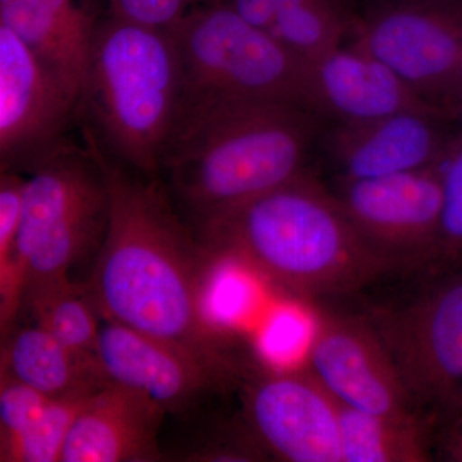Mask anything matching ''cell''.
I'll return each mask as SVG.
<instances>
[{
    "label": "cell",
    "mask_w": 462,
    "mask_h": 462,
    "mask_svg": "<svg viewBox=\"0 0 462 462\" xmlns=\"http://www.w3.org/2000/svg\"><path fill=\"white\" fill-rule=\"evenodd\" d=\"M111 214L105 243L85 284L102 318L193 356L231 389L256 358L212 307L223 269L173 205L158 176L106 154Z\"/></svg>",
    "instance_id": "obj_1"
},
{
    "label": "cell",
    "mask_w": 462,
    "mask_h": 462,
    "mask_svg": "<svg viewBox=\"0 0 462 462\" xmlns=\"http://www.w3.org/2000/svg\"><path fill=\"white\" fill-rule=\"evenodd\" d=\"M437 437L440 457L445 461L462 462V407L447 412Z\"/></svg>",
    "instance_id": "obj_28"
},
{
    "label": "cell",
    "mask_w": 462,
    "mask_h": 462,
    "mask_svg": "<svg viewBox=\"0 0 462 462\" xmlns=\"http://www.w3.org/2000/svg\"><path fill=\"white\" fill-rule=\"evenodd\" d=\"M411 2L452 3V2H461V0H411Z\"/></svg>",
    "instance_id": "obj_31"
},
{
    "label": "cell",
    "mask_w": 462,
    "mask_h": 462,
    "mask_svg": "<svg viewBox=\"0 0 462 462\" xmlns=\"http://www.w3.org/2000/svg\"><path fill=\"white\" fill-rule=\"evenodd\" d=\"M310 112L270 100L182 112L158 178L194 233L305 172Z\"/></svg>",
    "instance_id": "obj_3"
},
{
    "label": "cell",
    "mask_w": 462,
    "mask_h": 462,
    "mask_svg": "<svg viewBox=\"0 0 462 462\" xmlns=\"http://www.w3.org/2000/svg\"><path fill=\"white\" fill-rule=\"evenodd\" d=\"M26 175L0 170V327L2 337L20 316L21 289L17 278L16 248L23 208Z\"/></svg>",
    "instance_id": "obj_23"
},
{
    "label": "cell",
    "mask_w": 462,
    "mask_h": 462,
    "mask_svg": "<svg viewBox=\"0 0 462 462\" xmlns=\"http://www.w3.org/2000/svg\"><path fill=\"white\" fill-rule=\"evenodd\" d=\"M94 356L108 382L148 398L166 418L190 420L230 391L193 356L102 316Z\"/></svg>",
    "instance_id": "obj_13"
},
{
    "label": "cell",
    "mask_w": 462,
    "mask_h": 462,
    "mask_svg": "<svg viewBox=\"0 0 462 462\" xmlns=\"http://www.w3.org/2000/svg\"><path fill=\"white\" fill-rule=\"evenodd\" d=\"M67 138L26 173L16 263L21 298L30 289L90 272L107 234L111 197L98 149Z\"/></svg>",
    "instance_id": "obj_5"
},
{
    "label": "cell",
    "mask_w": 462,
    "mask_h": 462,
    "mask_svg": "<svg viewBox=\"0 0 462 462\" xmlns=\"http://www.w3.org/2000/svg\"><path fill=\"white\" fill-rule=\"evenodd\" d=\"M352 42L369 51L422 98L455 116L462 69V0H382L351 23Z\"/></svg>",
    "instance_id": "obj_7"
},
{
    "label": "cell",
    "mask_w": 462,
    "mask_h": 462,
    "mask_svg": "<svg viewBox=\"0 0 462 462\" xmlns=\"http://www.w3.org/2000/svg\"><path fill=\"white\" fill-rule=\"evenodd\" d=\"M182 74V109L270 100L312 111L309 63L221 0L191 9L169 30Z\"/></svg>",
    "instance_id": "obj_6"
},
{
    "label": "cell",
    "mask_w": 462,
    "mask_h": 462,
    "mask_svg": "<svg viewBox=\"0 0 462 462\" xmlns=\"http://www.w3.org/2000/svg\"><path fill=\"white\" fill-rule=\"evenodd\" d=\"M51 398L0 372V442L25 430Z\"/></svg>",
    "instance_id": "obj_25"
},
{
    "label": "cell",
    "mask_w": 462,
    "mask_h": 462,
    "mask_svg": "<svg viewBox=\"0 0 462 462\" xmlns=\"http://www.w3.org/2000/svg\"><path fill=\"white\" fill-rule=\"evenodd\" d=\"M454 112L456 117L462 121V69L458 76L457 88H456Z\"/></svg>",
    "instance_id": "obj_29"
},
{
    "label": "cell",
    "mask_w": 462,
    "mask_h": 462,
    "mask_svg": "<svg viewBox=\"0 0 462 462\" xmlns=\"http://www.w3.org/2000/svg\"><path fill=\"white\" fill-rule=\"evenodd\" d=\"M47 330L67 348L93 355L100 315L85 282L66 281L30 289L21 298L20 314Z\"/></svg>",
    "instance_id": "obj_20"
},
{
    "label": "cell",
    "mask_w": 462,
    "mask_h": 462,
    "mask_svg": "<svg viewBox=\"0 0 462 462\" xmlns=\"http://www.w3.org/2000/svg\"><path fill=\"white\" fill-rule=\"evenodd\" d=\"M98 389L51 398L25 430L0 442V461L60 462L76 416Z\"/></svg>",
    "instance_id": "obj_22"
},
{
    "label": "cell",
    "mask_w": 462,
    "mask_h": 462,
    "mask_svg": "<svg viewBox=\"0 0 462 462\" xmlns=\"http://www.w3.org/2000/svg\"><path fill=\"white\" fill-rule=\"evenodd\" d=\"M197 236L221 266L245 270L297 300L351 293L398 264L370 245L336 194L306 172Z\"/></svg>",
    "instance_id": "obj_2"
},
{
    "label": "cell",
    "mask_w": 462,
    "mask_h": 462,
    "mask_svg": "<svg viewBox=\"0 0 462 462\" xmlns=\"http://www.w3.org/2000/svg\"><path fill=\"white\" fill-rule=\"evenodd\" d=\"M413 406L443 416L462 387V269L410 305L373 316Z\"/></svg>",
    "instance_id": "obj_8"
},
{
    "label": "cell",
    "mask_w": 462,
    "mask_h": 462,
    "mask_svg": "<svg viewBox=\"0 0 462 462\" xmlns=\"http://www.w3.org/2000/svg\"><path fill=\"white\" fill-rule=\"evenodd\" d=\"M0 372L48 397L93 391L107 384L96 356L78 354L29 322L2 337Z\"/></svg>",
    "instance_id": "obj_18"
},
{
    "label": "cell",
    "mask_w": 462,
    "mask_h": 462,
    "mask_svg": "<svg viewBox=\"0 0 462 462\" xmlns=\"http://www.w3.org/2000/svg\"><path fill=\"white\" fill-rule=\"evenodd\" d=\"M221 2L252 26L276 36L273 0H221Z\"/></svg>",
    "instance_id": "obj_27"
},
{
    "label": "cell",
    "mask_w": 462,
    "mask_h": 462,
    "mask_svg": "<svg viewBox=\"0 0 462 462\" xmlns=\"http://www.w3.org/2000/svg\"><path fill=\"white\" fill-rule=\"evenodd\" d=\"M336 196L361 236L394 263L436 261L443 209L440 163L342 180Z\"/></svg>",
    "instance_id": "obj_11"
},
{
    "label": "cell",
    "mask_w": 462,
    "mask_h": 462,
    "mask_svg": "<svg viewBox=\"0 0 462 462\" xmlns=\"http://www.w3.org/2000/svg\"><path fill=\"white\" fill-rule=\"evenodd\" d=\"M80 97L0 25V170L30 172L69 138Z\"/></svg>",
    "instance_id": "obj_10"
},
{
    "label": "cell",
    "mask_w": 462,
    "mask_h": 462,
    "mask_svg": "<svg viewBox=\"0 0 462 462\" xmlns=\"http://www.w3.org/2000/svg\"><path fill=\"white\" fill-rule=\"evenodd\" d=\"M461 407H462V387L460 389V392H458L457 397H456L455 402H454V404H452L451 409H449L448 411H447V412L452 411V410H455V409H461ZM446 413H445V415H446ZM445 415H443V416H445Z\"/></svg>",
    "instance_id": "obj_30"
},
{
    "label": "cell",
    "mask_w": 462,
    "mask_h": 462,
    "mask_svg": "<svg viewBox=\"0 0 462 462\" xmlns=\"http://www.w3.org/2000/svg\"><path fill=\"white\" fill-rule=\"evenodd\" d=\"M106 12L138 25L171 30L191 9L211 0H100Z\"/></svg>",
    "instance_id": "obj_26"
},
{
    "label": "cell",
    "mask_w": 462,
    "mask_h": 462,
    "mask_svg": "<svg viewBox=\"0 0 462 462\" xmlns=\"http://www.w3.org/2000/svg\"><path fill=\"white\" fill-rule=\"evenodd\" d=\"M338 2L340 3V0H338ZM374 2L378 3V2H382V0H374Z\"/></svg>",
    "instance_id": "obj_32"
},
{
    "label": "cell",
    "mask_w": 462,
    "mask_h": 462,
    "mask_svg": "<svg viewBox=\"0 0 462 462\" xmlns=\"http://www.w3.org/2000/svg\"><path fill=\"white\" fill-rule=\"evenodd\" d=\"M307 370L345 406L373 415H418L372 322L321 316L307 343Z\"/></svg>",
    "instance_id": "obj_12"
},
{
    "label": "cell",
    "mask_w": 462,
    "mask_h": 462,
    "mask_svg": "<svg viewBox=\"0 0 462 462\" xmlns=\"http://www.w3.org/2000/svg\"><path fill=\"white\" fill-rule=\"evenodd\" d=\"M239 387L242 421L267 457L343 462L338 402L309 370L257 364Z\"/></svg>",
    "instance_id": "obj_9"
},
{
    "label": "cell",
    "mask_w": 462,
    "mask_h": 462,
    "mask_svg": "<svg viewBox=\"0 0 462 462\" xmlns=\"http://www.w3.org/2000/svg\"><path fill=\"white\" fill-rule=\"evenodd\" d=\"M276 36L306 63L339 47L351 29L338 0H273Z\"/></svg>",
    "instance_id": "obj_21"
},
{
    "label": "cell",
    "mask_w": 462,
    "mask_h": 462,
    "mask_svg": "<svg viewBox=\"0 0 462 462\" xmlns=\"http://www.w3.org/2000/svg\"><path fill=\"white\" fill-rule=\"evenodd\" d=\"M181 109V66L171 32L106 12L81 84V132L123 165L158 176Z\"/></svg>",
    "instance_id": "obj_4"
},
{
    "label": "cell",
    "mask_w": 462,
    "mask_h": 462,
    "mask_svg": "<svg viewBox=\"0 0 462 462\" xmlns=\"http://www.w3.org/2000/svg\"><path fill=\"white\" fill-rule=\"evenodd\" d=\"M100 0H0V25L25 42L80 97Z\"/></svg>",
    "instance_id": "obj_17"
},
{
    "label": "cell",
    "mask_w": 462,
    "mask_h": 462,
    "mask_svg": "<svg viewBox=\"0 0 462 462\" xmlns=\"http://www.w3.org/2000/svg\"><path fill=\"white\" fill-rule=\"evenodd\" d=\"M443 209L436 261L445 272L462 269V127L440 162Z\"/></svg>",
    "instance_id": "obj_24"
},
{
    "label": "cell",
    "mask_w": 462,
    "mask_h": 462,
    "mask_svg": "<svg viewBox=\"0 0 462 462\" xmlns=\"http://www.w3.org/2000/svg\"><path fill=\"white\" fill-rule=\"evenodd\" d=\"M165 419L148 398L108 382L76 416L60 462L163 460L160 436Z\"/></svg>",
    "instance_id": "obj_16"
},
{
    "label": "cell",
    "mask_w": 462,
    "mask_h": 462,
    "mask_svg": "<svg viewBox=\"0 0 462 462\" xmlns=\"http://www.w3.org/2000/svg\"><path fill=\"white\" fill-rule=\"evenodd\" d=\"M309 76L312 111L328 112L340 124L406 111H447L422 98L382 60L354 42L310 62Z\"/></svg>",
    "instance_id": "obj_15"
},
{
    "label": "cell",
    "mask_w": 462,
    "mask_h": 462,
    "mask_svg": "<svg viewBox=\"0 0 462 462\" xmlns=\"http://www.w3.org/2000/svg\"><path fill=\"white\" fill-rule=\"evenodd\" d=\"M338 412L343 462L431 461L428 425L419 415L388 418L339 402Z\"/></svg>",
    "instance_id": "obj_19"
},
{
    "label": "cell",
    "mask_w": 462,
    "mask_h": 462,
    "mask_svg": "<svg viewBox=\"0 0 462 462\" xmlns=\"http://www.w3.org/2000/svg\"><path fill=\"white\" fill-rule=\"evenodd\" d=\"M443 109L406 111L363 123L339 124L329 138L342 180L380 178L442 162L457 133Z\"/></svg>",
    "instance_id": "obj_14"
}]
</instances>
